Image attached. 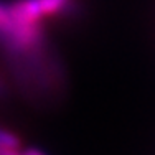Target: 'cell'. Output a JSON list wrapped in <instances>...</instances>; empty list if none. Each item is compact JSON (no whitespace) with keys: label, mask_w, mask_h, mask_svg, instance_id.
<instances>
[{"label":"cell","mask_w":155,"mask_h":155,"mask_svg":"<svg viewBox=\"0 0 155 155\" xmlns=\"http://www.w3.org/2000/svg\"><path fill=\"white\" fill-rule=\"evenodd\" d=\"M69 3H71V0H38V5H40L43 17L54 15V13L61 12L66 7H69Z\"/></svg>","instance_id":"obj_1"},{"label":"cell","mask_w":155,"mask_h":155,"mask_svg":"<svg viewBox=\"0 0 155 155\" xmlns=\"http://www.w3.org/2000/svg\"><path fill=\"white\" fill-rule=\"evenodd\" d=\"M23 155H45V153H41L40 150H36V149H28Z\"/></svg>","instance_id":"obj_4"},{"label":"cell","mask_w":155,"mask_h":155,"mask_svg":"<svg viewBox=\"0 0 155 155\" xmlns=\"http://www.w3.org/2000/svg\"><path fill=\"white\" fill-rule=\"evenodd\" d=\"M0 155H23V153L18 152V149H12V147L0 145Z\"/></svg>","instance_id":"obj_3"},{"label":"cell","mask_w":155,"mask_h":155,"mask_svg":"<svg viewBox=\"0 0 155 155\" xmlns=\"http://www.w3.org/2000/svg\"><path fill=\"white\" fill-rule=\"evenodd\" d=\"M0 145L18 149V147H20V140H18V137L15 134H12V132H8V130L0 127Z\"/></svg>","instance_id":"obj_2"},{"label":"cell","mask_w":155,"mask_h":155,"mask_svg":"<svg viewBox=\"0 0 155 155\" xmlns=\"http://www.w3.org/2000/svg\"><path fill=\"white\" fill-rule=\"evenodd\" d=\"M0 94H2V86H0Z\"/></svg>","instance_id":"obj_5"}]
</instances>
